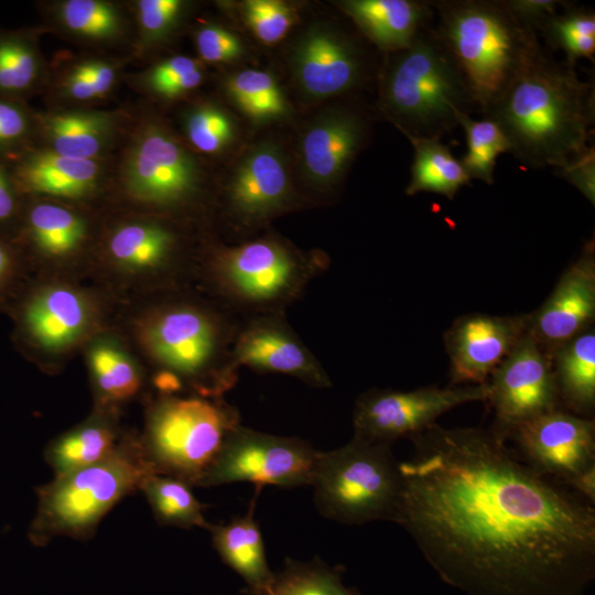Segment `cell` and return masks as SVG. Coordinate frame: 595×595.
<instances>
[{
	"instance_id": "7a4b0ae2",
	"label": "cell",
	"mask_w": 595,
	"mask_h": 595,
	"mask_svg": "<svg viewBox=\"0 0 595 595\" xmlns=\"http://www.w3.org/2000/svg\"><path fill=\"white\" fill-rule=\"evenodd\" d=\"M594 85L541 46L485 117L507 138L511 154L531 169H561L589 147Z\"/></svg>"
},
{
	"instance_id": "5bb4252c",
	"label": "cell",
	"mask_w": 595,
	"mask_h": 595,
	"mask_svg": "<svg viewBox=\"0 0 595 595\" xmlns=\"http://www.w3.org/2000/svg\"><path fill=\"white\" fill-rule=\"evenodd\" d=\"M508 439L526 464L565 486L595 466L594 420L561 408L517 425Z\"/></svg>"
},
{
	"instance_id": "52a82bcc",
	"label": "cell",
	"mask_w": 595,
	"mask_h": 595,
	"mask_svg": "<svg viewBox=\"0 0 595 595\" xmlns=\"http://www.w3.org/2000/svg\"><path fill=\"white\" fill-rule=\"evenodd\" d=\"M328 259L304 252L275 236L213 250L208 272L221 304L241 317L284 314Z\"/></svg>"
},
{
	"instance_id": "30bf717a",
	"label": "cell",
	"mask_w": 595,
	"mask_h": 595,
	"mask_svg": "<svg viewBox=\"0 0 595 595\" xmlns=\"http://www.w3.org/2000/svg\"><path fill=\"white\" fill-rule=\"evenodd\" d=\"M320 451L295 436H278L241 424L226 436L199 486L248 482L258 487L311 485Z\"/></svg>"
},
{
	"instance_id": "2e32d148",
	"label": "cell",
	"mask_w": 595,
	"mask_h": 595,
	"mask_svg": "<svg viewBox=\"0 0 595 595\" xmlns=\"http://www.w3.org/2000/svg\"><path fill=\"white\" fill-rule=\"evenodd\" d=\"M527 331L528 314L457 317L444 334L450 386L486 383Z\"/></svg>"
},
{
	"instance_id": "1f68e13d",
	"label": "cell",
	"mask_w": 595,
	"mask_h": 595,
	"mask_svg": "<svg viewBox=\"0 0 595 595\" xmlns=\"http://www.w3.org/2000/svg\"><path fill=\"white\" fill-rule=\"evenodd\" d=\"M226 88L238 108L255 121H271L288 113L284 95L268 72L242 69L227 79Z\"/></svg>"
},
{
	"instance_id": "f907efd6",
	"label": "cell",
	"mask_w": 595,
	"mask_h": 595,
	"mask_svg": "<svg viewBox=\"0 0 595 595\" xmlns=\"http://www.w3.org/2000/svg\"><path fill=\"white\" fill-rule=\"evenodd\" d=\"M63 87L65 93L76 100H89L100 97L98 89L90 80L80 77L72 69L67 74Z\"/></svg>"
},
{
	"instance_id": "6da1fadb",
	"label": "cell",
	"mask_w": 595,
	"mask_h": 595,
	"mask_svg": "<svg viewBox=\"0 0 595 595\" xmlns=\"http://www.w3.org/2000/svg\"><path fill=\"white\" fill-rule=\"evenodd\" d=\"M400 463L394 522L443 582L468 595H585L595 510L483 428L432 424Z\"/></svg>"
},
{
	"instance_id": "bcb514c9",
	"label": "cell",
	"mask_w": 595,
	"mask_h": 595,
	"mask_svg": "<svg viewBox=\"0 0 595 595\" xmlns=\"http://www.w3.org/2000/svg\"><path fill=\"white\" fill-rule=\"evenodd\" d=\"M198 68H201L198 61L190 56L176 55L155 65L147 75V84L152 90L159 85L176 79Z\"/></svg>"
},
{
	"instance_id": "ee69618b",
	"label": "cell",
	"mask_w": 595,
	"mask_h": 595,
	"mask_svg": "<svg viewBox=\"0 0 595 595\" xmlns=\"http://www.w3.org/2000/svg\"><path fill=\"white\" fill-rule=\"evenodd\" d=\"M554 171L578 190L592 205L595 204V148L593 144L566 165Z\"/></svg>"
},
{
	"instance_id": "3957f363",
	"label": "cell",
	"mask_w": 595,
	"mask_h": 595,
	"mask_svg": "<svg viewBox=\"0 0 595 595\" xmlns=\"http://www.w3.org/2000/svg\"><path fill=\"white\" fill-rule=\"evenodd\" d=\"M433 25L484 117L501 98L541 44L504 0L432 2Z\"/></svg>"
},
{
	"instance_id": "8992f818",
	"label": "cell",
	"mask_w": 595,
	"mask_h": 595,
	"mask_svg": "<svg viewBox=\"0 0 595 595\" xmlns=\"http://www.w3.org/2000/svg\"><path fill=\"white\" fill-rule=\"evenodd\" d=\"M156 475L140 439L125 437L104 459L56 476L37 488L29 538L44 547L56 537L91 538L101 519L126 496Z\"/></svg>"
},
{
	"instance_id": "7bdbcfd3",
	"label": "cell",
	"mask_w": 595,
	"mask_h": 595,
	"mask_svg": "<svg viewBox=\"0 0 595 595\" xmlns=\"http://www.w3.org/2000/svg\"><path fill=\"white\" fill-rule=\"evenodd\" d=\"M31 131L26 110L15 100L0 98V153L19 149Z\"/></svg>"
},
{
	"instance_id": "ba28073f",
	"label": "cell",
	"mask_w": 595,
	"mask_h": 595,
	"mask_svg": "<svg viewBox=\"0 0 595 595\" xmlns=\"http://www.w3.org/2000/svg\"><path fill=\"white\" fill-rule=\"evenodd\" d=\"M318 512L346 524L396 520L402 475L391 445L357 437L342 447L320 451L314 476Z\"/></svg>"
},
{
	"instance_id": "83f0119b",
	"label": "cell",
	"mask_w": 595,
	"mask_h": 595,
	"mask_svg": "<svg viewBox=\"0 0 595 595\" xmlns=\"http://www.w3.org/2000/svg\"><path fill=\"white\" fill-rule=\"evenodd\" d=\"M119 442L112 421L94 416L51 442L44 457L56 477L104 459Z\"/></svg>"
},
{
	"instance_id": "d6a6232c",
	"label": "cell",
	"mask_w": 595,
	"mask_h": 595,
	"mask_svg": "<svg viewBox=\"0 0 595 595\" xmlns=\"http://www.w3.org/2000/svg\"><path fill=\"white\" fill-rule=\"evenodd\" d=\"M552 50L565 55V63L575 67L581 58L594 61L595 13L591 9L565 4L562 12L548 19L539 29Z\"/></svg>"
},
{
	"instance_id": "74e56055",
	"label": "cell",
	"mask_w": 595,
	"mask_h": 595,
	"mask_svg": "<svg viewBox=\"0 0 595 595\" xmlns=\"http://www.w3.org/2000/svg\"><path fill=\"white\" fill-rule=\"evenodd\" d=\"M64 26L90 40H112L121 35L123 20L118 9L99 0H67L60 7Z\"/></svg>"
},
{
	"instance_id": "7c38bea8",
	"label": "cell",
	"mask_w": 595,
	"mask_h": 595,
	"mask_svg": "<svg viewBox=\"0 0 595 595\" xmlns=\"http://www.w3.org/2000/svg\"><path fill=\"white\" fill-rule=\"evenodd\" d=\"M487 403L495 414L491 428L507 441L517 425L560 409L552 359L527 331L494 370Z\"/></svg>"
},
{
	"instance_id": "f6af8a7d",
	"label": "cell",
	"mask_w": 595,
	"mask_h": 595,
	"mask_svg": "<svg viewBox=\"0 0 595 595\" xmlns=\"http://www.w3.org/2000/svg\"><path fill=\"white\" fill-rule=\"evenodd\" d=\"M504 2L515 17L534 32L566 4L565 1L558 0H504Z\"/></svg>"
},
{
	"instance_id": "8d00e7d4",
	"label": "cell",
	"mask_w": 595,
	"mask_h": 595,
	"mask_svg": "<svg viewBox=\"0 0 595 595\" xmlns=\"http://www.w3.org/2000/svg\"><path fill=\"white\" fill-rule=\"evenodd\" d=\"M40 69L39 54L29 36L0 34V98L14 100L31 90Z\"/></svg>"
},
{
	"instance_id": "603a6c76",
	"label": "cell",
	"mask_w": 595,
	"mask_h": 595,
	"mask_svg": "<svg viewBox=\"0 0 595 595\" xmlns=\"http://www.w3.org/2000/svg\"><path fill=\"white\" fill-rule=\"evenodd\" d=\"M98 174L94 160L74 159L52 150H41L19 158L13 181L17 187L30 193L77 198L95 190Z\"/></svg>"
},
{
	"instance_id": "c3c4849f",
	"label": "cell",
	"mask_w": 595,
	"mask_h": 595,
	"mask_svg": "<svg viewBox=\"0 0 595 595\" xmlns=\"http://www.w3.org/2000/svg\"><path fill=\"white\" fill-rule=\"evenodd\" d=\"M202 80L203 72L198 68L176 79L159 85L152 91L166 98H174L198 87Z\"/></svg>"
},
{
	"instance_id": "9a60e30c",
	"label": "cell",
	"mask_w": 595,
	"mask_h": 595,
	"mask_svg": "<svg viewBox=\"0 0 595 595\" xmlns=\"http://www.w3.org/2000/svg\"><path fill=\"white\" fill-rule=\"evenodd\" d=\"M225 204L241 229L259 228L296 208L284 156L274 144H258L241 159L226 186Z\"/></svg>"
},
{
	"instance_id": "9c48e42d",
	"label": "cell",
	"mask_w": 595,
	"mask_h": 595,
	"mask_svg": "<svg viewBox=\"0 0 595 595\" xmlns=\"http://www.w3.org/2000/svg\"><path fill=\"white\" fill-rule=\"evenodd\" d=\"M240 424L223 398L163 394L150 409L142 447L156 475L199 486L228 433Z\"/></svg>"
},
{
	"instance_id": "ac0fdd59",
	"label": "cell",
	"mask_w": 595,
	"mask_h": 595,
	"mask_svg": "<svg viewBox=\"0 0 595 595\" xmlns=\"http://www.w3.org/2000/svg\"><path fill=\"white\" fill-rule=\"evenodd\" d=\"M238 368L294 377L314 388H329L324 367L303 344L284 314L244 317L232 349Z\"/></svg>"
},
{
	"instance_id": "f546056e",
	"label": "cell",
	"mask_w": 595,
	"mask_h": 595,
	"mask_svg": "<svg viewBox=\"0 0 595 595\" xmlns=\"http://www.w3.org/2000/svg\"><path fill=\"white\" fill-rule=\"evenodd\" d=\"M192 486L165 475H151L140 486L155 520L162 526L209 529L204 516L208 507L192 493Z\"/></svg>"
},
{
	"instance_id": "484cf974",
	"label": "cell",
	"mask_w": 595,
	"mask_h": 595,
	"mask_svg": "<svg viewBox=\"0 0 595 595\" xmlns=\"http://www.w3.org/2000/svg\"><path fill=\"white\" fill-rule=\"evenodd\" d=\"M109 253L119 266L142 272H167L176 264L178 238L156 223H132L111 236Z\"/></svg>"
},
{
	"instance_id": "277c9868",
	"label": "cell",
	"mask_w": 595,
	"mask_h": 595,
	"mask_svg": "<svg viewBox=\"0 0 595 595\" xmlns=\"http://www.w3.org/2000/svg\"><path fill=\"white\" fill-rule=\"evenodd\" d=\"M379 107L407 138L436 140L458 126V113L476 110L433 23L407 47L387 53Z\"/></svg>"
},
{
	"instance_id": "4dcf8cb0",
	"label": "cell",
	"mask_w": 595,
	"mask_h": 595,
	"mask_svg": "<svg viewBox=\"0 0 595 595\" xmlns=\"http://www.w3.org/2000/svg\"><path fill=\"white\" fill-rule=\"evenodd\" d=\"M26 225L32 241L50 256H66L75 251L85 237L82 218L56 204L33 206L28 214Z\"/></svg>"
},
{
	"instance_id": "f35d334b",
	"label": "cell",
	"mask_w": 595,
	"mask_h": 595,
	"mask_svg": "<svg viewBox=\"0 0 595 595\" xmlns=\"http://www.w3.org/2000/svg\"><path fill=\"white\" fill-rule=\"evenodd\" d=\"M185 133L193 147L204 153H217L235 139V125L220 108L202 105L185 117Z\"/></svg>"
},
{
	"instance_id": "f1b7e54d",
	"label": "cell",
	"mask_w": 595,
	"mask_h": 595,
	"mask_svg": "<svg viewBox=\"0 0 595 595\" xmlns=\"http://www.w3.org/2000/svg\"><path fill=\"white\" fill-rule=\"evenodd\" d=\"M413 147L411 177L404 192L413 196L421 192L453 199L459 188L470 184L461 160L436 139L408 138Z\"/></svg>"
},
{
	"instance_id": "cb8c5ba5",
	"label": "cell",
	"mask_w": 595,
	"mask_h": 595,
	"mask_svg": "<svg viewBox=\"0 0 595 595\" xmlns=\"http://www.w3.org/2000/svg\"><path fill=\"white\" fill-rule=\"evenodd\" d=\"M256 494L248 512L232 518L224 526H210L212 542L223 562L238 573L248 584V592L256 595L271 581L261 530L255 519Z\"/></svg>"
},
{
	"instance_id": "816d5d0a",
	"label": "cell",
	"mask_w": 595,
	"mask_h": 595,
	"mask_svg": "<svg viewBox=\"0 0 595 595\" xmlns=\"http://www.w3.org/2000/svg\"><path fill=\"white\" fill-rule=\"evenodd\" d=\"M14 269V258L8 245L0 239V292L9 283Z\"/></svg>"
},
{
	"instance_id": "5b68a950",
	"label": "cell",
	"mask_w": 595,
	"mask_h": 595,
	"mask_svg": "<svg viewBox=\"0 0 595 595\" xmlns=\"http://www.w3.org/2000/svg\"><path fill=\"white\" fill-rule=\"evenodd\" d=\"M242 320L224 305L176 303L150 316L142 339L181 389L188 383L201 397L223 398L238 379L232 349Z\"/></svg>"
},
{
	"instance_id": "d4e9b609",
	"label": "cell",
	"mask_w": 595,
	"mask_h": 595,
	"mask_svg": "<svg viewBox=\"0 0 595 595\" xmlns=\"http://www.w3.org/2000/svg\"><path fill=\"white\" fill-rule=\"evenodd\" d=\"M560 407L591 418L595 407V331L591 327L561 346L552 357Z\"/></svg>"
},
{
	"instance_id": "44dd1931",
	"label": "cell",
	"mask_w": 595,
	"mask_h": 595,
	"mask_svg": "<svg viewBox=\"0 0 595 595\" xmlns=\"http://www.w3.org/2000/svg\"><path fill=\"white\" fill-rule=\"evenodd\" d=\"M338 6L361 33L386 53L410 45L434 18L432 2L428 1L345 0Z\"/></svg>"
},
{
	"instance_id": "4fadbf2b",
	"label": "cell",
	"mask_w": 595,
	"mask_h": 595,
	"mask_svg": "<svg viewBox=\"0 0 595 595\" xmlns=\"http://www.w3.org/2000/svg\"><path fill=\"white\" fill-rule=\"evenodd\" d=\"M123 177L134 198L163 208L188 204L201 188L194 156L169 131L155 125L147 127L132 144Z\"/></svg>"
},
{
	"instance_id": "b9f144b4",
	"label": "cell",
	"mask_w": 595,
	"mask_h": 595,
	"mask_svg": "<svg viewBox=\"0 0 595 595\" xmlns=\"http://www.w3.org/2000/svg\"><path fill=\"white\" fill-rule=\"evenodd\" d=\"M195 42L201 57L210 63L230 62L244 52L239 37L219 25L202 26L196 32Z\"/></svg>"
},
{
	"instance_id": "7dc6e473",
	"label": "cell",
	"mask_w": 595,
	"mask_h": 595,
	"mask_svg": "<svg viewBox=\"0 0 595 595\" xmlns=\"http://www.w3.org/2000/svg\"><path fill=\"white\" fill-rule=\"evenodd\" d=\"M74 71L80 77L90 80L100 96L106 94L115 84L116 72L112 65L101 61H88L75 65Z\"/></svg>"
},
{
	"instance_id": "8fae6325",
	"label": "cell",
	"mask_w": 595,
	"mask_h": 595,
	"mask_svg": "<svg viewBox=\"0 0 595 595\" xmlns=\"http://www.w3.org/2000/svg\"><path fill=\"white\" fill-rule=\"evenodd\" d=\"M488 385L424 387L410 391L369 390L353 411L354 437L392 445L412 439L436 423L445 412L469 402H486Z\"/></svg>"
},
{
	"instance_id": "ffe728a7",
	"label": "cell",
	"mask_w": 595,
	"mask_h": 595,
	"mask_svg": "<svg viewBox=\"0 0 595 595\" xmlns=\"http://www.w3.org/2000/svg\"><path fill=\"white\" fill-rule=\"evenodd\" d=\"M364 118L351 110L328 111L314 120L301 138V164L307 183L329 191L340 182L365 141Z\"/></svg>"
},
{
	"instance_id": "60d3db41",
	"label": "cell",
	"mask_w": 595,
	"mask_h": 595,
	"mask_svg": "<svg viewBox=\"0 0 595 595\" xmlns=\"http://www.w3.org/2000/svg\"><path fill=\"white\" fill-rule=\"evenodd\" d=\"M186 3L181 0H141L138 2V18L141 40L144 44H155L166 39L178 24Z\"/></svg>"
},
{
	"instance_id": "e575fe53",
	"label": "cell",
	"mask_w": 595,
	"mask_h": 595,
	"mask_svg": "<svg viewBox=\"0 0 595 595\" xmlns=\"http://www.w3.org/2000/svg\"><path fill=\"white\" fill-rule=\"evenodd\" d=\"M89 363L95 388L104 403L128 400L140 390V371L118 347L108 343L94 346Z\"/></svg>"
},
{
	"instance_id": "d6986e66",
	"label": "cell",
	"mask_w": 595,
	"mask_h": 595,
	"mask_svg": "<svg viewBox=\"0 0 595 595\" xmlns=\"http://www.w3.org/2000/svg\"><path fill=\"white\" fill-rule=\"evenodd\" d=\"M292 71L301 90L312 98L342 95L364 77L363 56L355 43L332 29L313 26L292 53Z\"/></svg>"
},
{
	"instance_id": "681fc988",
	"label": "cell",
	"mask_w": 595,
	"mask_h": 595,
	"mask_svg": "<svg viewBox=\"0 0 595 595\" xmlns=\"http://www.w3.org/2000/svg\"><path fill=\"white\" fill-rule=\"evenodd\" d=\"M17 185L0 165V224L11 219L18 208Z\"/></svg>"
},
{
	"instance_id": "d590c367",
	"label": "cell",
	"mask_w": 595,
	"mask_h": 595,
	"mask_svg": "<svg viewBox=\"0 0 595 595\" xmlns=\"http://www.w3.org/2000/svg\"><path fill=\"white\" fill-rule=\"evenodd\" d=\"M457 125L466 136L467 151L461 160L472 178L494 184L497 158L510 151L509 142L499 126L490 118L475 120L467 112L457 116Z\"/></svg>"
},
{
	"instance_id": "836d02e7",
	"label": "cell",
	"mask_w": 595,
	"mask_h": 595,
	"mask_svg": "<svg viewBox=\"0 0 595 595\" xmlns=\"http://www.w3.org/2000/svg\"><path fill=\"white\" fill-rule=\"evenodd\" d=\"M256 595H360L342 582L340 569L322 562L285 560L284 569L273 574L268 585Z\"/></svg>"
},
{
	"instance_id": "4316f807",
	"label": "cell",
	"mask_w": 595,
	"mask_h": 595,
	"mask_svg": "<svg viewBox=\"0 0 595 595\" xmlns=\"http://www.w3.org/2000/svg\"><path fill=\"white\" fill-rule=\"evenodd\" d=\"M51 150L64 156L94 160L110 143L116 118L100 111H65L43 118Z\"/></svg>"
},
{
	"instance_id": "7402d4cb",
	"label": "cell",
	"mask_w": 595,
	"mask_h": 595,
	"mask_svg": "<svg viewBox=\"0 0 595 595\" xmlns=\"http://www.w3.org/2000/svg\"><path fill=\"white\" fill-rule=\"evenodd\" d=\"M89 310L84 298L65 286L45 289L31 298L22 313L29 337L45 349L72 345L86 329Z\"/></svg>"
},
{
	"instance_id": "e0dca14e",
	"label": "cell",
	"mask_w": 595,
	"mask_h": 595,
	"mask_svg": "<svg viewBox=\"0 0 595 595\" xmlns=\"http://www.w3.org/2000/svg\"><path fill=\"white\" fill-rule=\"evenodd\" d=\"M595 318V242L588 240L552 292L528 314V331L552 359L570 339L593 327Z\"/></svg>"
},
{
	"instance_id": "ab89813d",
	"label": "cell",
	"mask_w": 595,
	"mask_h": 595,
	"mask_svg": "<svg viewBox=\"0 0 595 595\" xmlns=\"http://www.w3.org/2000/svg\"><path fill=\"white\" fill-rule=\"evenodd\" d=\"M241 13L253 34L266 44L281 41L296 20L294 10L278 0L245 1Z\"/></svg>"
}]
</instances>
